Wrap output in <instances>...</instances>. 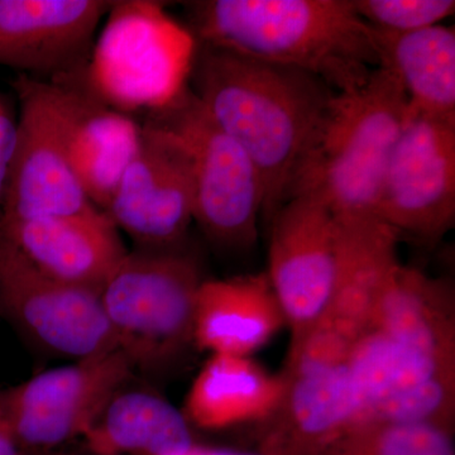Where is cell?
<instances>
[{
  "label": "cell",
  "mask_w": 455,
  "mask_h": 455,
  "mask_svg": "<svg viewBox=\"0 0 455 455\" xmlns=\"http://www.w3.org/2000/svg\"><path fill=\"white\" fill-rule=\"evenodd\" d=\"M0 235L47 276L97 292L128 253L119 230L99 209L3 223Z\"/></svg>",
  "instance_id": "obj_15"
},
{
  "label": "cell",
  "mask_w": 455,
  "mask_h": 455,
  "mask_svg": "<svg viewBox=\"0 0 455 455\" xmlns=\"http://www.w3.org/2000/svg\"><path fill=\"white\" fill-rule=\"evenodd\" d=\"M283 392V373L269 372L253 357L212 355L191 383L182 412L194 429L260 427L276 412Z\"/></svg>",
  "instance_id": "obj_18"
},
{
  "label": "cell",
  "mask_w": 455,
  "mask_h": 455,
  "mask_svg": "<svg viewBox=\"0 0 455 455\" xmlns=\"http://www.w3.org/2000/svg\"><path fill=\"white\" fill-rule=\"evenodd\" d=\"M372 325L390 349L392 381L372 421L455 425V296L451 281L400 260Z\"/></svg>",
  "instance_id": "obj_3"
},
{
  "label": "cell",
  "mask_w": 455,
  "mask_h": 455,
  "mask_svg": "<svg viewBox=\"0 0 455 455\" xmlns=\"http://www.w3.org/2000/svg\"><path fill=\"white\" fill-rule=\"evenodd\" d=\"M0 455H46L40 451H33L27 449L17 442V439L12 435L11 431L7 429L5 424L0 427Z\"/></svg>",
  "instance_id": "obj_24"
},
{
  "label": "cell",
  "mask_w": 455,
  "mask_h": 455,
  "mask_svg": "<svg viewBox=\"0 0 455 455\" xmlns=\"http://www.w3.org/2000/svg\"><path fill=\"white\" fill-rule=\"evenodd\" d=\"M283 329L286 320L265 272L203 281L194 320L197 349L253 357Z\"/></svg>",
  "instance_id": "obj_17"
},
{
  "label": "cell",
  "mask_w": 455,
  "mask_h": 455,
  "mask_svg": "<svg viewBox=\"0 0 455 455\" xmlns=\"http://www.w3.org/2000/svg\"><path fill=\"white\" fill-rule=\"evenodd\" d=\"M358 16L372 28L406 33L442 25L453 16L454 0H353Z\"/></svg>",
  "instance_id": "obj_22"
},
{
  "label": "cell",
  "mask_w": 455,
  "mask_h": 455,
  "mask_svg": "<svg viewBox=\"0 0 455 455\" xmlns=\"http://www.w3.org/2000/svg\"><path fill=\"white\" fill-rule=\"evenodd\" d=\"M113 3L0 0V66L50 75V82L82 77L95 32Z\"/></svg>",
  "instance_id": "obj_14"
},
{
  "label": "cell",
  "mask_w": 455,
  "mask_h": 455,
  "mask_svg": "<svg viewBox=\"0 0 455 455\" xmlns=\"http://www.w3.org/2000/svg\"><path fill=\"white\" fill-rule=\"evenodd\" d=\"M310 455H455L454 427L372 421L353 427Z\"/></svg>",
  "instance_id": "obj_21"
},
{
  "label": "cell",
  "mask_w": 455,
  "mask_h": 455,
  "mask_svg": "<svg viewBox=\"0 0 455 455\" xmlns=\"http://www.w3.org/2000/svg\"><path fill=\"white\" fill-rule=\"evenodd\" d=\"M55 84L71 171L92 205L104 212L139 149L142 127L94 97L83 82Z\"/></svg>",
  "instance_id": "obj_16"
},
{
  "label": "cell",
  "mask_w": 455,
  "mask_h": 455,
  "mask_svg": "<svg viewBox=\"0 0 455 455\" xmlns=\"http://www.w3.org/2000/svg\"><path fill=\"white\" fill-rule=\"evenodd\" d=\"M196 47L188 28L160 3L114 2L83 84L118 112H161L188 89Z\"/></svg>",
  "instance_id": "obj_5"
},
{
  "label": "cell",
  "mask_w": 455,
  "mask_h": 455,
  "mask_svg": "<svg viewBox=\"0 0 455 455\" xmlns=\"http://www.w3.org/2000/svg\"><path fill=\"white\" fill-rule=\"evenodd\" d=\"M0 305L44 348L74 359L118 349L100 292L47 276L0 235Z\"/></svg>",
  "instance_id": "obj_13"
},
{
  "label": "cell",
  "mask_w": 455,
  "mask_h": 455,
  "mask_svg": "<svg viewBox=\"0 0 455 455\" xmlns=\"http://www.w3.org/2000/svg\"><path fill=\"white\" fill-rule=\"evenodd\" d=\"M196 257L182 245L128 251L100 292L116 347L132 367L151 371L178 361L194 346Z\"/></svg>",
  "instance_id": "obj_6"
},
{
  "label": "cell",
  "mask_w": 455,
  "mask_h": 455,
  "mask_svg": "<svg viewBox=\"0 0 455 455\" xmlns=\"http://www.w3.org/2000/svg\"><path fill=\"white\" fill-rule=\"evenodd\" d=\"M190 80L212 121L259 169L265 188L262 218L268 224L289 202L337 92L300 68L200 44Z\"/></svg>",
  "instance_id": "obj_1"
},
{
  "label": "cell",
  "mask_w": 455,
  "mask_h": 455,
  "mask_svg": "<svg viewBox=\"0 0 455 455\" xmlns=\"http://www.w3.org/2000/svg\"><path fill=\"white\" fill-rule=\"evenodd\" d=\"M371 29L379 68L400 84L410 110L455 118L454 27L438 25L406 33Z\"/></svg>",
  "instance_id": "obj_19"
},
{
  "label": "cell",
  "mask_w": 455,
  "mask_h": 455,
  "mask_svg": "<svg viewBox=\"0 0 455 455\" xmlns=\"http://www.w3.org/2000/svg\"><path fill=\"white\" fill-rule=\"evenodd\" d=\"M269 226L267 271L283 309L290 347L299 343L328 307L339 266V221L322 200L296 196Z\"/></svg>",
  "instance_id": "obj_11"
},
{
  "label": "cell",
  "mask_w": 455,
  "mask_h": 455,
  "mask_svg": "<svg viewBox=\"0 0 455 455\" xmlns=\"http://www.w3.org/2000/svg\"><path fill=\"white\" fill-rule=\"evenodd\" d=\"M17 124L7 113L0 109V221L7 193L9 172L16 147Z\"/></svg>",
  "instance_id": "obj_23"
},
{
  "label": "cell",
  "mask_w": 455,
  "mask_h": 455,
  "mask_svg": "<svg viewBox=\"0 0 455 455\" xmlns=\"http://www.w3.org/2000/svg\"><path fill=\"white\" fill-rule=\"evenodd\" d=\"M104 212L140 248L182 245L194 221L193 160L184 140L148 118Z\"/></svg>",
  "instance_id": "obj_12"
},
{
  "label": "cell",
  "mask_w": 455,
  "mask_h": 455,
  "mask_svg": "<svg viewBox=\"0 0 455 455\" xmlns=\"http://www.w3.org/2000/svg\"><path fill=\"white\" fill-rule=\"evenodd\" d=\"M83 440L94 455H172L196 443L182 410L156 392L123 387Z\"/></svg>",
  "instance_id": "obj_20"
},
{
  "label": "cell",
  "mask_w": 455,
  "mask_h": 455,
  "mask_svg": "<svg viewBox=\"0 0 455 455\" xmlns=\"http://www.w3.org/2000/svg\"><path fill=\"white\" fill-rule=\"evenodd\" d=\"M14 88L20 112L0 224L98 209L68 164L56 84L20 75Z\"/></svg>",
  "instance_id": "obj_10"
},
{
  "label": "cell",
  "mask_w": 455,
  "mask_h": 455,
  "mask_svg": "<svg viewBox=\"0 0 455 455\" xmlns=\"http://www.w3.org/2000/svg\"><path fill=\"white\" fill-rule=\"evenodd\" d=\"M409 112L400 84L381 68L361 88L337 92L290 199L315 196L338 218L376 217L386 169Z\"/></svg>",
  "instance_id": "obj_4"
},
{
  "label": "cell",
  "mask_w": 455,
  "mask_h": 455,
  "mask_svg": "<svg viewBox=\"0 0 455 455\" xmlns=\"http://www.w3.org/2000/svg\"><path fill=\"white\" fill-rule=\"evenodd\" d=\"M133 370L119 349L52 368L2 391L4 424L23 447L47 453L82 438Z\"/></svg>",
  "instance_id": "obj_9"
},
{
  "label": "cell",
  "mask_w": 455,
  "mask_h": 455,
  "mask_svg": "<svg viewBox=\"0 0 455 455\" xmlns=\"http://www.w3.org/2000/svg\"><path fill=\"white\" fill-rule=\"evenodd\" d=\"M188 9L197 44L300 68L335 92L361 88L379 68L353 0H200Z\"/></svg>",
  "instance_id": "obj_2"
},
{
  "label": "cell",
  "mask_w": 455,
  "mask_h": 455,
  "mask_svg": "<svg viewBox=\"0 0 455 455\" xmlns=\"http://www.w3.org/2000/svg\"><path fill=\"white\" fill-rule=\"evenodd\" d=\"M46 455H55V454L46 453ZM59 455H68V454H59Z\"/></svg>",
  "instance_id": "obj_27"
},
{
  "label": "cell",
  "mask_w": 455,
  "mask_h": 455,
  "mask_svg": "<svg viewBox=\"0 0 455 455\" xmlns=\"http://www.w3.org/2000/svg\"><path fill=\"white\" fill-rule=\"evenodd\" d=\"M184 140L194 170V221L212 243L247 251L259 238L265 188L252 158L221 130L190 88L149 114Z\"/></svg>",
  "instance_id": "obj_7"
},
{
  "label": "cell",
  "mask_w": 455,
  "mask_h": 455,
  "mask_svg": "<svg viewBox=\"0 0 455 455\" xmlns=\"http://www.w3.org/2000/svg\"><path fill=\"white\" fill-rule=\"evenodd\" d=\"M4 425V409H3V397L2 392H0V427Z\"/></svg>",
  "instance_id": "obj_26"
},
{
  "label": "cell",
  "mask_w": 455,
  "mask_h": 455,
  "mask_svg": "<svg viewBox=\"0 0 455 455\" xmlns=\"http://www.w3.org/2000/svg\"><path fill=\"white\" fill-rule=\"evenodd\" d=\"M172 455H259L257 451L248 453V451H232V449L208 447V445L194 443L190 447L184 449Z\"/></svg>",
  "instance_id": "obj_25"
},
{
  "label": "cell",
  "mask_w": 455,
  "mask_h": 455,
  "mask_svg": "<svg viewBox=\"0 0 455 455\" xmlns=\"http://www.w3.org/2000/svg\"><path fill=\"white\" fill-rule=\"evenodd\" d=\"M376 218L433 245L455 223V118L410 110L392 151Z\"/></svg>",
  "instance_id": "obj_8"
}]
</instances>
